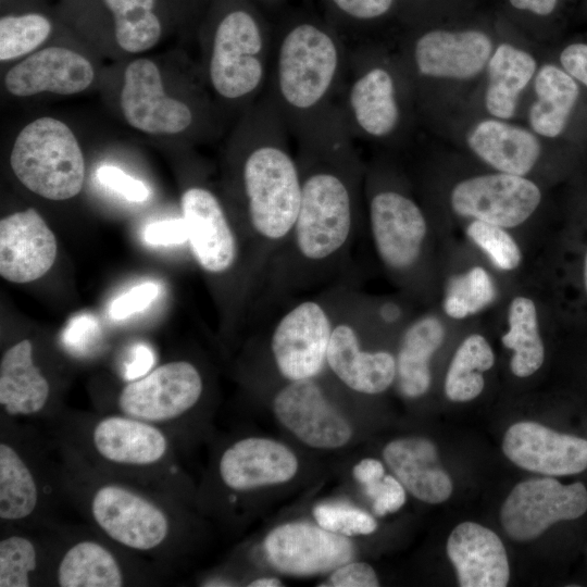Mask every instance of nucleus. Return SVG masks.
Returning a JSON list of instances; mask_svg holds the SVG:
<instances>
[{
	"mask_svg": "<svg viewBox=\"0 0 587 587\" xmlns=\"http://www.w3.org/2000/svg\"><path fill=\"white\" fill-rule=\"evenodd\" d=\"M90 441L101 460L120 467H151L170 453L168 439L159 426L124 414L97 421Z\"/></svg>",
	"mask_w": 587,
	"mask_h": 587,
	"instance_id": "obj_24",
	"label": "nucleus"
},
{
	"mask_svg": "<svg viewBox=\"0 0 587 587\" xmlns=\"http://www.w3.org/2000/svg\"><path fill=\"white\" fill-rule=\"evenodd\" d=\"M495 296V285L488 272L482 266H474L450 280L442 308L449 317L463 320L486 308Z\"/></svg>",
	"mask_w": 587,
	"mask_h": 587,
	"instance_id": "obj_37",
	"label": "nucleus"
},
{
	"mask_svg": "<svg viewBox=\"0 0 587 587\" xmlns=\"http://www.w3.org/2000/svg\"><path fill=\"white\" fill-rule=\"evenodd\" d=\"M178 16L182 25L199 23L210 0H166Z\"/></svg>",
	"mask_w": 587,
	"mask_h": 587,
	"instance_id": "obj_51",
	"label": "nucleus"
},
{
	"mask_svg": "<svg viewBox=\"0 0 587 587\" xmlns=\"http://www.w3.org/2000/svg\"><path fill=\"white\" fill-rule=\"evenodd\" d=\"M508 324L501 341L514 352L510 361L511 372L517 377H528L541 367L545 360L535 302L525 296L513 298L509 305Z\"/></svg>",
	"mask_w": 587,
	"mask_h": 587,
	"instance_id": "obj_34",
	"label": "nucleus"
},
{
	"mask_svg": "<svg viewBox=\"0 0 587 587\" xmlns=\"http://www.w3.org/2000/svg\"><path fill=\"white\" fill-rule=\"evenodd\" d=\"M92 62L82 52L62 45L43 46L18 60L4 74L8 93L29 98L42 93L73 96L95 82Z\"/></svg>",
	"mask_w": 587,
	"mask_h": 587,
	"instance_id": "obj_20",
	"label": "nucleus"
},
{
	"mask_svg": "<svg viewBox=\"0 0 587 587\" xmlns=\"http://www.w3.org/2000/svg\"><path fill=\"white\" fill-rule=\"evenodd\" d=\"M534 92L528 110L532 130L546 138L560 136L579 96L577 82L563 68L545 64L535 74Z\"/></svg>",
	"mask_w": 587,
	"mask_h": 587,
	"instance_id": "obj_31",
	"label": "nucleus"
},
{
	"mask_svg": "<svg viewBox=\"0 0 587 587\" xmlns=\"http://www.w3.org/2000/svg\"><path fill=\"white\" fill-rule=\"evenodd\" d=\"M188 242L200 267L222 276L239 260V241L221 199L208 187L190 186L180 197Z\"/></svg>",
	"mask_w": 587,
	"mask_h": 587,
	"instance_id": "obj_19",
	"label": "nucleus"
},
{
	"mask_svg": "<svg viewBox=\"0 0 587 587\" xmlns=\"http://www.w3.org/2000/svg\"><path fill=\"white\" fill-rule=\"evenodd\" d=\"M349 49L325 17L298 13L274 30L265 93L298 148L352 143L340 109Z\"/></svg>",
	"mask_w": 587,
	"mask_h": 587,
	"instance_id": "obj_2",
	"label": "nucleus"
},
{
	"mask_svg": "<svg viewBox=\"0 0 587 587\" xmlns=\"http://www.w3.org/2000/svg\"><path fill=\"white\" fill-rule=\"evenodd\" d=\"M159 287L152 282L134 286L127 292L118 296L110 305V316L123 320L143 311L158 296Z\"/></svg>",
	"mask_w": 587,
	"mask_h": 587,
	"instance_id": "obj_43",
	"label": "nucleus"
},
{
	"mask_svg": "<svg viewBox=\"0 0 587 587\" xmlns=\"http://www.w3.org/2000/svg\"><path fill=\"white\" fill-rule=\"evenodd\" d=\"M55 582L61 587H120L125 576L110 549L96 540H79L60 559Z\"/></svg>",
	"mask_w": 587,
	"mask_h": 587,
	"instance_id": "obj_33",
	"label": "nucleus"
},
{
	"mask_svg": "<svg viewBox=\"0 0 587 587\" xmlns=\"http://www.w3.org/2000/svg\"><path fill=\"white\" fill-rule=\"evenodd\" d=\"M202 394L199 370L188 361H173L129 380L118 394L117 408L121 414L158 425L183 416Z\"/></svg>",
	"mask_w": 587,
	"mask_h": 587,
	"instance_id": "obj_16",
	"label": "nucleus"
},
{
	"mask_svg": "<svg viewBox=\"0 0 587 587\" xmlns=\"http://www.w3.org/2000/svg\"><path fill=\"white\" fill-rule=\"evenodd\" d=\"M39 488L33 471L7 441L0 444V517L18 522L30 516L38 507Z\"/></svg>",
	"mask_w": 587,
	"mask_h": 587,
	"instance_id": "obj_35",
	"label": "nucleus"
},
{
	"mask_svg": "<svg viewBox=\"0 0 587 587\" xmlns=\"http://www.w3.org/2000/svg\"><path fill=\"white\" fill-rule=\"evenodd\" d=\"M96 525L125 548L148 552L162 547L171 536L168 513L152 498L117 483L98 486L89 501Z\"/></svg>",
	"mask_w": 587,
	"mask_h": 587,
	"instance_id": "obj_13",
	"label": "nucleus"
},
{
	"mask_svg": "<svg viewBox=\"0 0 587 587\" xmlns=\"http://www.w3.org/2000/svg\"><path fill=\"white\" fill-rule=\"evenodd\" d=\"M214 103L192 83L177 91L167 90L159 64L143 57L126 64L117 95L121 116L135 130L186 139L212 137L216 133Z\"/></svg>",
	"mask_w": 587,
	"mask_h": 587,
	"instance_id": "obj_5",
	"label": "nucleus"
},
{
	"mask_svg": "<svg viewBox=\"0 0 587 587\" xmlns=\"http://www.w3.org/2000/svg\"><path fill=\"white\" fill-rule=\"evenodd\" d=\"M560 63L567 74L587 87V43L566 46L560 53Z\"/></svg>",
	"mask_w": 587,
	"mask_h": 587,
	"instance_id": "obj_48",
	"label": "nucleus"
},
{
	"mask_svg": "<svg viewBox=\"0 0 587 587\" xmlns=\"http://www.w3.org/2000/svg\"><path fill=\"white\" fill-rule=\"evenodd\" d=\"M364 190L369 225L383 265L404 277L420 264L428 224L417 202L398 186L385 182L378 168H366Z\"/></svg>",
	"mask_w": 587,
	"mask_h": 587,
	"instance_id": "obj_9",
	"label": "nucleus"
},
{
	"mask_svg": "<svg viewBox=\"0 0 587 587\" xmlns=\"http://www.w3.org/2000/svg\"><path fill=\"white\" fill-rule=\"evenodd\" d=\"M352 474L363 487L364 492H367L385 477V469L380 461L365 458L353 466Z\"/></svg>",
	"mask_w": 587,
	"mask_h": 587,
	"instance_id": "obj_49",
	"label": "nucleus"
},
{
	"mask_svg": "<svg viewBox=\"0 0 587 587\" xmlns=\"http://www.w3.org/2000/svg\"><path fill=\"white\" fill-rule=\"evenodd\" d=\"M383 457L394 476L416 499L436 504L452 494V480L429 439L420 436L394 439L385 446Z\"/></svg>",
	"mask_w": 587,
	"mask_h": 587,
	"instance_id": "obj_26",
	"label": "nucleus"
},
{
	"mask_svg": "<svg viewBox=\"0 0 587 587\" xmlns=\"http://www.w3.org/2000/svg\"><path fill=\"white\" fill-rule=\"evenodd\" d=\"M57 239L33 208L0 221V275L16 284L34 282L54 264Z\"/></svg>",
	"mask_w": 587,
	"mask_h": 587,
	"instance_id": "obj_22",
	"label": "nucleus"
},
{
	"mask_svg": "<svg viewBox=\"0 0 587 587\" xmlns=\"http://www.w3.org/2000/svg\"><path fill=\"white\" fill-rule=\"evenodd\" d=\"M198 30L203 83L239 117L266 90L274 30L253 0H210Z\"/></svg>",
	"mask_w": 587,
	"mask_h": 587,
	"instance_id": "obj_4",
	"label": "nucleus"
},
{
	"mask_svg": "<svg viewBox=\"0 0 587 587\" xmlns=\"http://www.w3.org/2000/svg\"><path fill=\"white\" fill-rule=\"evenodd\" d=\"M38 567V550L27 537L12 535L0 541V587H27Z\"/></svg>",
	"mask_w": 587,
	"mask_h": 587,
	"instance_id": "obj_39",
	"label": "nucleus"
},
{
	"mask_svg": "<svg viewBox=\"0 0 587 587\" xmlns=\"http://www.w3.org/2000/svg\"><path fill=\"white\" fill-rule=\"evenodd\" d=\"M153 364V352L146 345H138L134 350V358L126 366L125 377L128 380L139 378L147 374Z\"/></svg>",
	"mask_w": 587,
	"mask_h": 587,
	"instance_id": "obj_52",
	"label": "nucleus"
},
{
	"mask_svg": "<svg viewBox=\"0 0 587 587\" xmlns=\"http://www.w3.org/2000/svg\"><path fill=\"white\" fill-rule=\"evenodd\" d=\"M316 379L287 382L273 398L274 415L297 439L311 448H341L351 440L353 429Z\"/></svg>",
	"mask_w": 587,
	"mask_h": 587,
	"instance_id": "obj_17",
	"label": "nucleus"
},
{
	"mask_svg": "<svg viewBox=\"0 0 587 587\" xmlns=\"http://www.w3.org/2000/svg\"><path fill=\"white\" fill-rule=\"evenodd\" d=\"M96 176L104 187L120 193L129 201L143 202L150 196L145 183L132 177L117 166L102 165L97 170Z\"/></svg>",
	"mask_w": 587,
	"mask_h": 587,
	"instance_id": "obj_42",
	"label": "nucleus"
},
{
	"mask_svg": "<svg viewBox=\"0 0 587 587\" xmlns=\"http://www.w3.org/2000/svg\"><path fill=\"white\" fill-rule=\"evenodd\" d=\"M10 165L25 188L48 200L76 197L85 180V159L76 135L52 116L37 117L18 132Z\"/></svg>",
	"mask_w": 587,
	"mask_h": 587,
	"instance_id": "obj_8",
	"label": "nucleus"
},
{
	"mask_svg": "<svg viewBox=\"0 0 587 587\" xmlns=\"http://www.w3.org/2000/svg\"><path fill=\"white\" fill-rule=\"evenodd\" d=\"M366 496L373 500V511L379 516L397 512L407 500L405 488L391 475H385Z\"/></svg>",
	"mask_w": 587,
	"mask_h": 587,
	"instance_id": "obj_46",
	"label": "nucleus"
},
{
	"mask_svg": "<svg viewBox=\"0 0 587 587\" xmlns=\"http://www.w3.org/2000/svg\"><path fill=\"white\" fill-rule=\"evenodd\" d=\"M313 516L321 527L347 537L370 535L377 528V522L370 513L346 503L317 504Z\"/></svg>",
	"mask_w": 587,
	"mask_h": 587,
	"instance_id": "obj_41",
	"label": "nucleus"
},
{
	"mask_svg": "<svg viewBox=\"0 0 587 587\" xmlns=\"http://www.w3.org/2000/svg\"><path fill=\"white\" fill-rule=\"evenodd\" d=\"M255 1L260 7H272L280 2L282 0H253Z\"/></svg>",
	"mask_w": 587,
	"mask_h": 587,
	"instance_id": "obj_56",
	"label": "nucleus"
},
{
	"mask_svg": "<svg viewBox=\"0 0 587 587\" xmlns=\"http://www.w3.org/2000/svg\"><path fill=\"white\" fill-rule=\"evenodd\" d=\"M263 549L274 569L294 576L333 572L354 554L349 537L307 522H289L273 528Z\"/></svg>",
	"mask_w": 587,
	"mask_h": 587,
	"instance_id": "obj_18",
	"label": "nucleus"
},
{
	"mask_svg": "<svg viewBox=\"0 0 587 587\" xmlns=\"http://www.w3.org/2000/svg\"><path fill=\"white\" fill-rule=\"evenodd\" d=\"M377 322L392 325L402 319L403 311L395 301H383L374 310H371Z\"/></svg>",
	"mask_w": 587,
	"mask_h": 587,
	"instance_id": "obj_53",
	"label": "nucleus"
},
{
	"mask_svg": "<svg viewBox=\"0 0 587 587\" xmlns=\"http://www.w3.org/2000/svg\"><path fill=\"white\" fill-rule=\"evenodd\" d=\"M584 284L587 291V253L584 259Z\"/></svg>",
	"mask_w": 587,
	"mask_h": 587,
	"instance_id": "obj_57",
	"label": "nucleus"
},
{
	"mask_svg": "<svg viewBox=\"0 0 587 587\" xmlns=\"http://www.w3.org/2000/svg\"><path fill=\"white\" fill-rule=\"evenodd\" d=\"M320 587H377L379 580L374 569L365 562H347L335 569Z\"/></svg>",
	"mask_w": 587,
	"mask_h": 587,
	"instance_id": "obj_44",
	"label": "nucleus"
},
{
	"mask_svg": "<svg viewBox=\"0 0 587 587\" xmlns=\"http://www.w3.org/2000/svg\"><path fill=\"white\" fill-rule=\"evenodd\" d=\"M427 0H399V15L407 22L423 23Z\"/></svg>",
	"mask_w": 587,
	"mask_h": 587,
	"instance_id": "obj_54",
	"label": "nucleus"
},
{
	"mask_svg": "<svg viewBox=\"0 0 587 587\" xmlns=\"http://www.w3.org/2000/svg\"><path fill=\"white\" fill-rule=\"evenodd\" d=\"M492 51V39L482 29L423 27L407 45L405 70L417 85L470 79L487 66Z\"/></svg>",
	"mask_w": 587,
	"mask_h": 587,
	"instance_id": "obj_12",
	"label": "nucleus"
},
{
	"mask_svg": "<svg viewBox=\"0 0 587 587\" xmlns=\"http://www.w3.org/2000/svg\"><path fill=\"white\" fill-rule=\"evenodd\" d=\"M507 2L512 10L538 18L550 16L559 4V0H507Z\"/></svg>",
	"mask_w": 587,
	"mask_h": 587,
	"instance_id": "obj_50",
	"label": "nucleus"
},
{
	"mask_svg": "<svg viewBox=\"0 0 587 587\" xmlns=\"http://www.w3.org/2000/svg\"><path fill=\"white\" fill-rule=\"evenodd\" d=\"M470 150L497 172L526 176L541 153L537 135L500 118H486L467 133Z\"/></svg>",
	"mask_w": 587,
	"mask_h": 587,
	"instance_id": "obj_27",
	"label": "nucleus"
},
{
	"mask_svg": "<svg viewBox=\"0 0 587 587\" xmlns=\"http://www.w3.org/2000/svg\"><path fill=\"white\" fill-rule=\"evenodd\" d=\"M0 60H21L40 49L61 24L58 16L22 0H1ZM58 15V14H57Z\"/></svg>",
	"mask_w": 587,
	"mask_h": 587,
	"instance_id": "obj_32",
	"label": "nucleus"
},
{
	"mask_svg": "<svg viewBox=\"0 0 587 587\" xmlns=\"http://www.w3.org/2000/svg\"><path fill=\"white\" fill-rule=\"evenodd\" d=\"M33 344L23 339L10 347L0 361V404L11 416H32L48 404L50 385L34 362Z\"/></svg>",
	"mask_w": 587,
	"mask_h": 587,
	"instance_id": "obj_28",
	"label": "nucleus"
},
{
	"mask_svg": "<svg viewBox=\"0 0 587 587\" xmlns=\"http://www.w3.org/2000/svg\"><path fill=\"white\" fill-rule=\"evenodd\" d=\"M466 235L496 267L512 271L520 265L521 249L507 228L473 220L466 228Z\"/></svg>",
	"mask_w": 587,
	"mask_h": 587,
	"instance_id": "obj_40",
	"label": "nucleus"
},
{
	"mask_svg": "<svg viewBox=\"0 0 587 587\" xmlns=\"http://www.w3.org/2000/svg\"><path fill=\"white\" fill-rule=\"evenodd\" d=\"M495 364V353L479 334L467 336L458 347L445 378V394L451 401L466 402L477 398L485 386L484 372Z\"/></svg>",
	"mask_w": 587,
	"mask_h": 587,
	"instance_id": "obj_36",
	"label": "nucleus"
},
{
	"mask_svg": "<svg viewBox=\"0 0 587 587\" xmlns=\"http://www.w3.org/2000/svg\"><path fill=\"white\" fill-rule=\"evenodd\" d=\"M249 587H280L283 582L276 577H260L251 580Z\"/></svg>",
	"mask_w": 587,
	"mask_h": 587,
	"instance_id": "obj_55",
	"label": "nucleus"
},
{
	"mask_svg": "<svg viewBox=\"0 0 587 587\" xmlns=\"http://www.w3.org/2000/svg\"><path fill=\"white\" fill-rule=\"evenodd\" d=\"M57 14L84 40L124 55L152 49L168 26L182 25L166 0H61Z\"/></svg>",
	"mask_w": 587,
	"mask_h": 587,
	"instance_id": "obj_7",
	"label": "nucleus"
},
{
	"mask_svg": "<svg viewBox=\"0 0 587 587\" xmlns=\"http://www.w3.org/2000/svg\"><path fill=\"white\" fill-rule=\"evenodd\" d=\"M587 511V489L577 482L563 485L550 477L519 483L504 500L500 521L508 536L528 541L559 521L574 520Z\"/></svg>",
	"mask_w": 587,
	"mask_h": 587,
	"instance_id": "obj_14",
	"label": "nucleus"
},
{
	"mask_svg": "<svg viewBox=\"0 0 587 587\" xmlns=\"http://www.w3.org/2000/svg\"><path fill=\"white\" fill-rule=\"evenodd\" d=\"M289 136L264 92L238 117L227 142L229 190L252 241L254 277L262 282L291 234L300 204L301 174Z\"/></svg>",
	"mask_w": 587,
	"mask_h": 587,
	"instance_id": "obj_3",
	"label": "nucleus"
},
{
	"mask_svg": "<svg viewBox=\"0 0 587 587\" xmlns=\"http://www.w3.org/2000/svg\"><path fill=\"white\" fill-rule=\"evenodd\" d=\"M301 196L291 234L271 262L265 300L326 284L346 265L355 239L365 170L352 143L298 148Z\"/></svg>",
	"mask_w": 587,
	"mask_h": 587,
	"instance_id": "obj_1",
	"label": "nucleus"
},
{
	"mask_svg": "<svg viewBox=\"0 0 587 587\" xmlns=\"http://www.w3.org/2000/svg\"><path fill=\"white\" fill-rule=\"evenodd\" d=\"M502 450L519 467L544 475H573L587 469L586 439L536 422L511 425L504 434Z\"/></svg>",
	"mask_w": 587,
	"mask_h": 587,
	"instance_id": "obj_21",
	"label": "nucleus"
},
{
	"mask_svg": "<svg viewBox=\"0 0 587 587\" xmlns=\"http://www.w3.org/2000/svg\"><path fill=\"white\" fill-rule=\"evenodd\" d=\"M298 469L299 461L289 447L264 437H247L234 442L218 462L223 484L234 491L287 483Z\"/></svg>",
	"mask_w": 587,
	"mask_h": 587,
	"instance_id": "obj_23",
	"label": "nucleus"
},
{
	"mask_svg": "<svg viewBox=\"0 0 587 587\" xmlns=\"http://www.w3.org/2000/svg\"><path fill=\"white\" fill-rule=\"evenodd\" d=\"M378 49L361 45L349 49L340 109L350 137L383 142L403 128V74Z\"/></svg>",
	"mask_w": 587,
	"mask_h": 587,
	"instance_id": "obj_6",
	"label": "nucleus"
},
{
	"mask_svg": "<svg viewBox=\"0 0 587 587\" xmlns=\"http://www.w3.org/2000/svg\"><path fill=\"white\" fill-rule=\"evenodd\" d=\"M536 72L537 62L529 52L508 42L499 43L487 63L484 102L489 115L504 121L513 117L520 95Z\"/></svg>",
	"mask_w": 587,
	"mask_h": 587,
	"instance_id": "obj_30",
	"label": "nucleus"
},
{
	"mask_svg": "<svg viewBox=\"0 0 587 587\" xmlns=\"http://www.w3.org/2000/svg\"><path fill=\"white\" fill-rule=\"evenodd\" d=\"M540 202L537 184L526 176L501 172L465 178L450 193L451 209L458 215L503 228L522 225Z\"/></svg>",
	"mask_w": 587,
	"mask_h": 587,
	"instance_id": "obj_15",
	"label": "nucleus"
},
{
	"mask_svg": "<svg viewBox=\"0 0 587 587\" xmlns=\"http://www.w3.org/2000/svg\"><path fill=\"white\" fill-rule=\"evenodd\" d=\"M339 290L300 299L275 321L270 351L286 382L317 378L326 367Z\"/></svg>",
	"mask_w": 587,
	"mask_h": 587,
	"instance_id": "obj_10",
	"label": "nucleus"
},
{
	"mask_svg": "<svg viewBox=\"0 0 587 587\" xmlns=\"http://www.w3.org/2000/svg\"><path fill=\"white\" fill-rule=\"evenodd\" d=\"M447 554L462 587H504L510 578L505 548L491 529L463 522L447 541Z\"/></svg>",
	"mask_w": 587,
	"mask_h": 587,
	"instance_id": "obj_25",
	"label": "nucleus"
},
{
	"mask_svg": "<svg viewBox=\"0 0 587 587\" xmlns=\"http://www.w3.org/2000/svg\"><path fill=\"white\" fill-rule=\"evenodd\" d=\"M445 326L432 314L414 320L403 332L396 357L399 389L407 398H420L432 384L430 360L445 340Z\"/></svg>",
	"mask_w": 587,
	"mask_h": 587,
	"instance_id": "obj_29",
	"label": "nucleus"
},
{
	"mask_svg": "<svg viewBox=\"0 0 587 587\" xmlns=\"http://www.w3.org/2000/svg\"><path fill=\"white\" fill-rule=\"evenodd\" d=\"M325 18L344 33L355 35L399 14V0H320Z\"/></svg>",
	"mask_w": 587,
	"mask_h": 587,
	"instance_id": "obj_38",
	"label": "nucleus"
},
{
	"mask_svg": "<svg viewBox=\"0 0 587 587\" xmlns=\"http://www.w3.org/2000/svg\"><path fill=\"white\" fill-rule=\"evenodd\" d=\"M360 324L355 295L339 290L326 367L350 390L379 395L396 379V357L387 350L365 349Z\"/></svg>",
	"mask_w": 587,
	"mask_h": 587,
	"instance_id": "obj_11",
	"label": "nucleus"
},
{
	"mask_svg": "<svg viewBox=\"0 0 587 587\" xmlns=\"http://www.w3.org/2000/svg\"><path fill=\"white\" fill-rule=\"evenodd\" d=\"M143 239L153 246L180 245L188 241L184 218L165 220L149 224L143 230Z\"/></svg>",
	"mask_w": 587,
	"mask_h": 587,
	"instance_id": "obj_47",
	"label": "nucleus"
},
{
	"mask_svg": "<svg viewBox=\"0 0 587 587\" xmlns=\"http://www.w3.org/2000/svg\"><path fill=\"white\" fill-rule=\"evenodd\" d=\"M100 325L91 314H79L71 319L63 332L64 345L72 351L83 353L98 339Z\"/></svg>",
	"mask_w": 587,
	"mask_h": 587,
	"instance_id": "obj_45",
	"label": "nucleus"
}]
</instances>
